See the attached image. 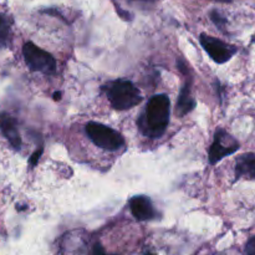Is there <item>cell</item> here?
<instances>
[{
    "instance_id": "cell-1",
    "label": "cell",
    "mask_w": 255,
    "mask_h": 255,
    "mask_svg": "<svg viewBox=\"0 0 255 255\" xmlns=\"http://www.w3.org/2000/svg\"><path fill=\"white\" fill-rule=\"evenodd\" d=\"M171 102L166 94L154 95L147 102L143 112L137 120L142 134L149 138H158L166 132L169 124Z\"/></svg>"
},
{
    "instance_id": "cell-2",
    "label": "cell",
    "mask_w": 255,
    "mask_h": 255,
    "mask_svg": "<svg viewBox=\"0 0 255 255\" xmlns=\"http://www.w3.org/2000/svg\"><path fill=\"white\" fill-rule=\"evenodd\" d=\"M112 109L117 111L133 109L142 101L141 91L128 80H115L102 86Z\"/></svg>"
},
{
    "instance_id": "cell-3",
    "label": "cell",
    "mask_w": 255,
    "mask_h": 255,
    "mask_svg": "<svg viewBox=\"0 0 255 255\" xmlns=\"http://www.w3.org/2000/svg\"><path fill=\"white\" fill-rule=\"evenodd\" d=\"M85 131L92 143L106 151H117L125 144V139L120 132L100 122H89L85 126Z\"/></svg>"
},
{
    "instance_id": "cell-4",
    "label": "cell",
    "mask_w": 255,
    "mask_h": 255,
    "mask_svg": "<svg viewBox=\"0 0 255 255\" xmlns=\"http://www.w3.org/2000/svg\"><path fill=\"white\" fill-rule=\"evenodd\" d=\"M24 60L31 71L45 75H54L56 72V60L47 51L36 46L34 42L27 41L22 46Z\"/></svg>"
},
{
    "instance_id": "cell-5",
    "label": "cell",
    "mask_w": 255,
    "mask_h": 255,
    "mask_svg": "<svg viewBox=\"0 0 255 255\" xmlns=\"http://www.w3.org/2000/svg\"><path fill=\"white\" fill-rule=\"evenodd\" d=\"M239 149V143L226 129L218 128L214 134V141L209 148L208 156L211 164L218 163L227 156L236 153Z\"/></svg>"
},
{
    "instance_id": "cell-6",
    "label": "cell",
    "mask_w": 255,
    "mask_h": 255,
    "mask_svg": "<svg viewBox=\"0 0 255 255\" xmlns=\"http://www.w3.org/2000/svg\"><path fill=\"white\" fill-rule=\"evenodd\" d=\"M199 41H201L203 49L212 57V60L216 61L217 64H224V62L229 61L237 52V49L233 45L226 44L222 40L211 36V35L202 34L199 36Z\"/></svg>"
},
{
    "instance_id": "cell-7",
    "label": "cell",
    "mask_w": 255,
    "mask_h": 255,
    "mask_svg": "<svg viewBox=\"0 0 255 255\" xmlns=\"http://www.w3.org/2000/svg\"><path fill=\"white\" fill-rule=\"evenodd\" d=\"M129 211L134 219L138 222L152 221L156 218L157 213L151 199L146 196H134L128 202Z\"/></svg>"
},
{
    "instance_id": "cell-8",
    "label": "cell",
    "mask_w": 255,
    "mask_h": 255,
    "mask_svg": "<svg viewBox=\"0 0 255 255\" xmlns=\"http://www.w3.org/2000/svg\"><path fill=\"white\" fill-rule=\"evenodd\" d=\"M0 131L7 139V142L11 144L12 148L16 151L21 148V137H20L19 129H17V124L10 115H0Z\"/></svg>"
},
{
    "instance_id": "cell-9",
    "label": "cell",
    "mask_w": 255,
    "mask_h": 255,
    "mask_svg": "<svg viewBox=\"0 0 255 255\" xmlns=\"http://www.w3.org/2000/svg\"><path fill=\"white\" fill-rule=\"evenodd\" d=\"M196 100L192 96V90H191V82L187 81L184 86L182 87L179 91L178 100H177L176 105V114L177 116L183 117L191 111L196 109Z\"/></svg>"
},
{
    "instance_id": "cell-10",
    "label": "cell",
    "mask_w": 255,
    "mask_h": 255,
    "mask_svg": "<svg viewBox=\"0 0 255 255\" xmlns=\"http://www.w3.org/2000/svg\"><path fill=\"white\" fill-rule=\"evenodd\" d=\"M237 178L247 177L249 179H255V154L246 153L237 158L236 166Z\"/></svg>"
},
{
    "instance_id": "cell-11",
    "label": "cell",
    "mask_w": 255,
    "mask_h": 255,
    "mask_svg": "<svg viewBox=\"0 0 255 255\" xmlns=\"http://www.w3.org/2000/svg\"><path fill=\"white\" fill-rule=\"evenodd\" d=\"M10 21L6 17V15L0 12V47L5 46L9 41L10 37Z\"/></svg>"
},
{
    "instance_id": "cell-12",
    "label": "cell",
    "mask_w": 255,
    "mask_h": 255,
    "mask_svg": "<svg viewBox=\"0 0 255 255\" xmlns=\"http://www.w3.org/2000/svg\"><path fill=\"white\" fill-rule=\"evenodd\" d=\"M211 19H212V21L217 25V27H219V29H223V26L226 25V22H227L226 17H224L223 15L218 11V10H213V11L211 12Z\"/></svg>"
},
{
    "instance_id": "cell-13",
    "label": "cell",
    "mask_w": 255,
    "mask_h": 255,
    "mask_svg": "<svg viewBox=\"0 0 255 255\" xmlns=\"http://www.w3.org/2000/svg\"><path fill=\"white\" fill-rule=\"evenodd\" d=\"M42 152H44V148H42V147H40V148H37L36 151H35L34 153L31 154V157H30V159H29V164H30V166H31V167L36 166V163H37V162H39L40 157H41Z\"/></svg>"
},
{
    "instance_id": "cell-14",
    "label": "cell",
    "mask_w": 255,
    "mask_h": 255,
    "mask_svg": "<svg viewBox=\"0 0 255 255\" xmlns=\"http://www.w3.org/2000/svg\"><path fill=\"white\" fill-rule=\"evenodd\" d=\"M246 253L249 255H255V237L251 238L246 246Z\"/></svg>"
},
{
    "instance_id": "cell-15",
    "label": "cell",
    "mask_w": 255,
    "mask_h": 255,
    "mask_svg": "<svg viewBox=\"0 0 255 255\" xmlns=\"http://www.w3.org/2000/svg\"><path fill=\"white\" fill-rule=\"evenodd\" d=\"M92 253L94 254H104L105 253V249L102 248L100 244H96V246L94 247V249H92Z\"/></svg>"
},
{
    "instance_id": "cell-16",
    "label": "cell",
    "mask_w": 255,
    "mask_h": 255,
    "mask_svg": "<svg viewBox=\"0 0 255 255\" xmlns=\"http://www.w3.org/2000/svg\"><path fill=\"white\" fill-rule=\"evenodd\" d=\"M61 99V92H55V95H54V100H60Z\"/></svg>"
},
{
    "instance_id": "cell-17",
    "label": "cell",
    "mask_w": 255,
    "mask_h": 255,
    "mask_svg": "<svg viewBox=\"0 0 255 255\" xmlns=\"http://www.w3.org/2000/svg\"><path fill=\"white\" fill-rule=\"evenodd\" d=\"M218 1H222V2H228V1H231V0H218Z\"/></svg>"
},
{
    "instance_id": "cell-18",
    "label": "cell",
    "mask_w": 255,
    "mask_h": 255,
    "mask_svg": "<svg viewBox=\"0 0 255 255\" xmlns=\"http://www.w3.org/2000/svg\"><path fill=\"white\" fill-rule=\"evenodd\" d=\"M143 1H151V0H143Z\"/></svg>"
}]
</instances>
